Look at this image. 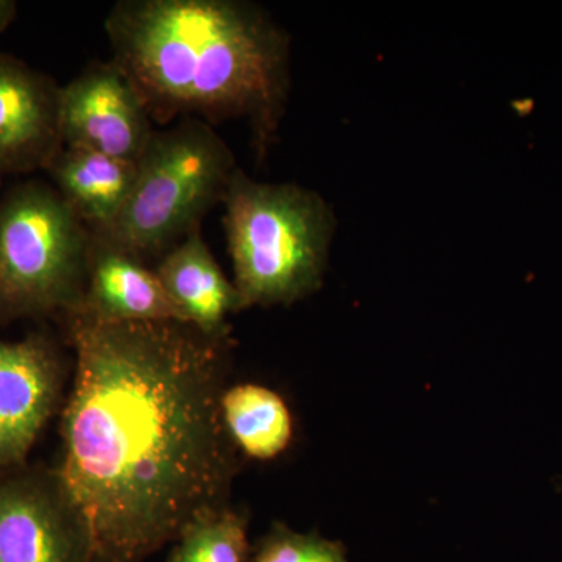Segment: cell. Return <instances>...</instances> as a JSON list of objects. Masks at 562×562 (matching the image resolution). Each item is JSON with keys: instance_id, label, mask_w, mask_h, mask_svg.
Returning <instances> with one entry per match:
<instances>
[{"instance_id": "cell-8", "label": "cell", "mask_w": 562, "mask_h": 562, "mask_svg": "<svg viewBox=\"0 0 562 562\" xmlns=\"http://www.w3.org/2000/svg\"><path fill=\"white\" fill-rule=\"evenodd\" d=\"M63 368L44 336L0 338V472L24 468L60 402Z\"/></svg>"}, {"instance_id": "cell-1", "label": "cell", "mask_w": 562, "mask_h": 562, "mask_svg": "<svg viewBox=\"0 0 562 562\" xmlns=\"http://www.w3.org/2000/svg\"><path fill=\"white\" fill-rule=\"evenodd\" d=\"M66 319L76 376L55 472L94 562H144L227 506L238 462L221 413L232 339L177 321Z\"/></svg>"}, {"instance_id": "cell-7", "label": "cell", "mask_w": 562, "mask_h": 562, "mask_svg": "<svg viewBox=\"0 0 562 562\" xmlns=\"http://www.w3.org/2000/svg\"><path fill=\"white\" fill-rule=\"evenodd\" d=\"M58 132L63 147L132 162L155 133L146 103L113 60L92 63L58 90Z\"/></svg>"}, {"instance_id": "cell-15", "label": "cell", "mask_w": 562, "mask_h": 562, "mask_svg": "<svg viewBox=\"0 0 562 562\" xmlns=\"http://www.w3.org/2000/svg\"><path fill=\"white\" fill-rule=\"evenodd\" d=\"M250 562H350L341 542L317 532H297L288 525L273 524L251 549Z\"/></svg>"}, {"instance_id": "cell-6", "label": "cell", "mask_w": 562, "mask_h": 562, "mask_svg": "<svg viewBox=\"0 0 562 562\" xmlns=\"http://www.w3.org/2000/svg\"><path fill=\"white\" fill-rule=\"evenodd\" d=\"M0 562H94L90 530L57 472H0Z\"/></svg>"}, {"instance_id": "cell-14", "label": "cell", "mask_w": 562, "mask_h": 562, "mask_svg": "<svg viewBox=\"0 0 562 562\" xmlns=\"http://www.w3.org/2000/svg\"><path fill=\"white\" fill-rule=\"evenodd\" d=\"M249 517L231 506L194 520L173 542L166 562H250Z\"/></svg>"}, {"instance_id": "cell-10", "label": "cell", "mask_w": 562, "mask_h": 562, "mask_svg": "<svg viewBox=\"0 0 562 562\" xmlns=\"http://www.w3.org/2000/svg\"><path fill=\"white\" fill-rule=\"evenodd\" d=\"M74 313L106 322L188 324L155 271L127 251L99 241L92 235L83 299Z\"/></svg>"}, {"instance_id": "cell-13", "label": "cell", "mask_w": 562, "mask_h": 562, "mask_svg": "<svg viewBox=\"0 0 562 562\" xmlns=\"http://www.w3.org/2000/svg\"><path fill=\"white\" fill-rule=\"evenodd\" d=\"M221 413L233 446L251 460H276L291 446L290 408L269 387L254 383L228 387L221 397Z\"/></svg>"}, {"instance_id": "cell-16", "label": "cell", "mask_w": 562, "mask_h": 562, "mask_svg": "<svg viewBox=\"0 0 562 562\" xmlns=\"http://www.w3.org/2000/svg\"><path fill=\"white\" fill-rule=\"evenodd\" d=\"M14 13H16V3L10 2V0H0V32L9 27Z\"/></svg>"}, {"instance_id": "cell-12", "label": "cell", "mask_w": 562, "mask_h": 562, "mask_svg": "<svg viewBox=\"0 0 562 562\" xmlns=\"http://www.w3.org/2000/svg\"><path fill=\"white\" fill-rule=\"evenodd\" d=\"M46 169L90 232L116 220L136 177V162L76 147H61Z\"/></svg>"}, {"instance_id": "cell-11", "label": "cell", "mask_w": 562, "mask_h": 562, "mask_svg": "<svg viewBox=\"0 0 562 562\" xmlns=\"http://www.w3.org/2000/svg\"><path fill=\"white\" fill-rule=\"evenodd\" d=\"M184 319L210 338H231L228 314L241 312L238 291L222 272L201 231L162 255L155 269Z\"/></svg>"}, {"instance_id": "cell-3", "label": "cell", "mask_w": 562, "mask_h": 562, "mask_svg": "<svg viewBox=\"0 0 562 562\" xmlns=\"http://www.w3.org/2000/svg\"><path fill=\"white\" fill-rule=\"evenodd\" d=\"M241 310L291 305L319 291L336 217L322 195L294 183H262L238 168L224 201Z\"/></svg>"}, {"instance_id": "cell-4", "label": "cell", "mask_w": 562, "mask_h": 562, "mask_svg": "<svg viewBox=\"0 0 562 562\" xmlns=\"http://www.w3.org/2000/svg\"><path fill=\"white\" fill-rule=\"evenodd\" d=\"M235 155L210 124L183 120L155 131L136 161L135 183L116 220L92 238L132 257L166 255L192 232L214 206L224 203Z\"/></svg>"}, {"instance_id": "cell-9", "label": "cell", "mask_w": 562, "mask_h": 562, "mask_svg": "<svg viewBox=\"0 0 562 562\" xmlns=\"http://www.w3.org/2000/svg\"><path fill=\"white\" fill-rule=\"evenodd\" d=\"M58 90L43 74L0 55V172L47 168L61 149Z\"/></svg>"}, {"instance_id": "cell-2", "label": "cell", "mask_w": 562, "mask_h": 562, "mask_svg": "<svg viewBox=\"0 0 562 562\" xmlns=\"http://www.w3.org/2000/svg\"><path fill=\"white\" fill-rule=\"evenodd\" d=\"M105 32L151 120H244L266 157L291 85L290 36L268 11L241 0H121Z\"/></svg>"}, {"instance_id": "cell-5", "label": "cell", "mask_w": 562, "mask_h": 562, "mask_svg": "<svg viewBox=\"0 0 562 562\" xmlns=\"http://www.w3.org/2000/svg\"><path fill=\"white\" fill-rule=\"evenodd\" d=\"M90 247V228L57 188H13L0 202V325L77 312Z\"/></svg>"}]
</instances>
